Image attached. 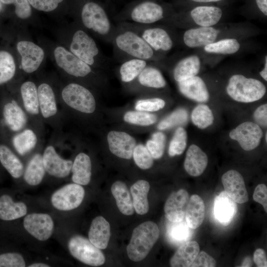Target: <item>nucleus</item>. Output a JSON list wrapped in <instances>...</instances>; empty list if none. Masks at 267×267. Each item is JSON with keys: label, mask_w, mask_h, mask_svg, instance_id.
Listing matches in <instances>:
<instances>
[{"label": "nucleus", "mask_w": 267, "mask_h": 267, "mask_svg": "<svg viewBox=\"0 0 267 267\" xmlns=\"http://www.w3.org/2000/svg\"><path fill=\"white\" fill-rule=\"evenodd\" d=\"M182 30L178 32V44L195 49L227 38L250 39L261 33L259 28L248 22H221L212 26Z\"/></svg>", "instance_id": "1"}, {"label": "nucleus", "mask_w": 267, "mask_h": 267, "mask_svg": "<svg viewBox=\"0 0 267 267\" xmlns=\"http://www.w3.org/2000/svg\"><path fill=\"white\" fill-rule=\"evenodd\" d=\"M76 23L103 41L111 43L116 29L105 6L98 0H70Z\"/></svg>", "instance_id": "2"}, {"label": "nucleus", "mask_w": 267, "mask_h": 267, "mask_svg": "<svg viewBox=\"0 0 267 267\" xmlns=\"http://www.w3.org/2000/svg\"><path fill=\"white\" fill-rule=\"evenodd\" d=\"M111 44L114 56L120 62L137 58L160 65L167 58L155 51L137 33L118 23Z\"/></svg>", "instance_id": "3"}, {"label": "nucleus", "mask_w": 267, "mask_h": 267, "mask_svg": "<svg viewBox=\"0 0 267 267\" xmlns=\"http://www.w3.org/2000/svg\"><path fill=\"white\" fill-rule=\"evenodd\" d=\"M176 11L160 0H134L114 16L117 23L170 25Z\"/></svg>", "instance_id": "4"}, {"label": "nucleus", "mask_w": 267, "mask_h": 267, "mask_svg": "<svg viewBox=\"0 0 267 267\" xmlns=\"http://www.w3.org/2000/svg\"><path fill=\"white\" fill-rule=\"evenodd\" d=\"M58 95L63 123L72 116L92 115L96 109L93 93L82 83H66L58 89Z\"/></svg>", "instance_id": "5"}, {"label": "nucleus", "mask_w": 267, "mask_h": 267, "mask_svg": "<svg viewBox=\"0 0 267 267\" xmlns=\"http://www.w3.org/2000/svg\"><path fill=\"white\" fill-rule=\"evenodd\" d=\"M139 35L158 53L167 56L178 44L177 29L165 24L117 23Z\"/></svg>", "instance_id": "6"}, {"label": "nucleus", "mask_w": 267, "mask_h": 267, "mask_svg": "<svg viewBox=\"0 0 267 267\" xmlns=\"http://www.w3.org/2000/svg\"><path fill=\"white\" fill-rule=\"evenodd\" d=\"M0 92V138L8 141L29 125V120L15 94L4 88Z\"/></svg>", "instance_id": "7"}, {"label": "nucleus", "mask_w": 267, "mask_h": 267, "mask_svg": "<svg viewBox=\"0 0 267 267\" xmlns=\"http://www.w3.org/2000/svg\"><path fill=\"white\" fill-rule=\"evenodd\" d=\"M70 30L68 49L92 67L96 69L105 68L108 62L107 58L88 32L77 23Z\"/></svg>", "instance_id": "8"}, {"label": "nucleus", "mask_w": 267, "mask_h": 267, "mask_svg": "<svg viewBox=\"0 0 267 267\" xmlns=\"http://www.w3.org/2000/svg\"><path fill=\"white\" fill-rule=\"evenodd\" d=\"M39 107L43 121L52 129V136L63 134V124L59 103L58 90L46 80L37 84Z\"/></svg>", "instance_id": "9"}, {"label": "nucleus", "mask_w": 267, "mask_h": 267, "mask_svg": "<svg viewBox=\"0 0 267 267\" xmlns=\"http://www.w3.org/2000/svg\"><path fill=\"white\" fill-rule=\"evenodd\" d=\"M223 16L220 7L197 5L187 12H176L169 26L180 30L210 27L223 22Z\"/></svg>", "instance_id": "10"}, {"label": "nucleus", "mask_w": 267, "mask_h": 267, "mask_svg": "<svg viewBox=\"0 0 267 267\" xmlns=\"http://www.w3.org/2000/svg\"><path fill=\"white\" fill-rule=\"evenodd\" d=\"M55 62L70 79L82 81L83 84H95L100 78L97 70L89 66L63 46H56L53 51Z\"/></svg>", "instance_id": "11"}, {"label": "nucleus", "mask_w": 267, "mask_h": 267, "mask_svg": "<svg viewBox=\"0 0 267 267\" xmlns=\"http://www.w3.org/2000/svg\"><path fill=\"white\" fill-rule=\"evenodd\" d=\"M225 90L232 100L241 103L260 100L267 92L266 86L261 80L241 73H234L228 77Z\"/></svg>", "instance_id": "12"}, {"label": "nucleus", "mask_w": 267, "mask_h": 267, "mask_svg": "<svg viewBox=\"0 0 267 267\" xmlns=\"http://www.w3.org/2000/svg\"><path fill=\"white\" fill-rule=\"evenodd\" d=\"M6 89L16 95L28 117L29 125L45 134V125L40 113L37 84L32 80H27Z\"/></svg>", "instance_id": "13"}, {"label": "nucleus", "mask_w": 267, "mask_h": 267, "mask_svg": "<svg viewBox=\"0 0 267 267\" xmlns=\"http://www.w3.org/2000/svg\"><path fill=\"white\" fill-rule=\"evenodd\" d=\"M159 234L158 225L152 221L145 222L137 226L133 230L126 248L129 259L134 262L143 260L157 242Z\"/></svg>", "instance_id": "14"}, {"label": "nucleus", "mask_w": 267, "mask_h": 267, "mask_svg": "<svg viewBox=\"0 0 267 267\" xmlns=\"http://www.w3.org/2000/svg\"><path fill=\"white\" fill-rule=\"evenodd\" d=\"M250 39L227 38L208 44L197 49L209 63L217 62L219 59L226 56L241 53L251 49Z\"/></svg>", "instance_id": "15"}, {"label": "nucleus", "mask_w": 267, "mask_h": 267, "mask_svg": "<svg viewBox=\"0 0 267 267\" xmlns=\"http://www.w3.org/2000/svg\"><path fill=\"white\" fill-rule=\"evenodd\" d=\"M7 141L21 159L27 157L28 159L35 153L43 149L44 134L28 125Z\"/></svg>", "instance_id": "16"}, {"label": "nucleus", "mask_w": 267, "mask_h": 267, "mask_svg": "<svg viewBox=\"0 0 267 267\" xmlns=\"http://www.w3.org/2000/svg\"><path fill=\"white\" fill-rule=\"evenodd\" d=\"M68 248L74 258L86 265L98 267L105 263V256L100 249L82 235L71 237L68 242Z\"/></svg>", "instance_id": "17"}, {"label": "nucleus", "mask_w": 267, "mask_h": 267, "mask_svg": "<svg viewBox=\"0 0 267 267\" xmlns=\"http://www.w3.org/2000/svg\"><path fill=\"white\" fill-rule=\"evenodd\" d=\"M42 157L46 174L50 177L63 179L70 174L73 161L62 157L51 139L44 146Z\"/></svg>", "instance_id": "18"}, {"label": "nucleus", "mask_w": 267, "mask_h": 267, "mask_svg": "<svg viewBox=\"0 0 267 267\" xmlns=\"http://www.w3.org/2000/svg\"><path fill=\"white\" fill-rule=\"evenodd\" d=\"M85 191L82 185L70 183L55 191L50 198L52 206L61 211H68L78 208L82 203Z\"/></svg>", "instance_id": "19"}, {"label": "nucleus", "mask_w": 267, "mask_h": 267, "mask_svg": "<svg viewBox=\"0 0 267 267\" xmlns=\"http://www.w3.org/2000/svg\"><path fill=\"white\" fill-rule=\"evenodd\" d=\"M16 48L21 57L20 67L26 74L36 72L44 58V49L35 43L28 40L17 42Z\"/></svg>", "instance_id": "20"}, {"label": "nucleus", "mask_w": 267, "mask_h": 267, "mask_svg": "<svg viewBox=\"0 0 267 267\" xmlns=\"http://www.w3.org/2000/svg\"><path fill=\"white\" fill-rule=\"evenodd\" d=\"M23 224L30 235L41 241L49 239L54 229V221L50 215L46 213H33L26 215Z\"/></svg>", "instance_id": "21"}, {"label": "nucleus", "mask_w": 267, "mask_h": 267, "mask_svg": "<svg viewBox=\"0 0 267 267\" xmlns=\"http://www.w3.org/2000/svg\"><path fill=\"white\" fill-rule=\"evenodd\" d=\"M263 132L256 123L245 122L238 125L229 133V137L236 140L247 151L253 150L260 144Z\"/></svg>", "instance_id": "22"}, {"label": "nucleus", "mask_w": 267, "mask_h": 267, "mask_svg": "<svg viewBox=\"0 0 267 267\" xmlns=\"http://www.w3.org/2000/svg\"><path fill=\"white\" fill-rule=\"evenodd\" d=\"M206 63V58L198 52L178 59L172 68L174 80L177 83L199 75Z\"/></svg>", "instance_id": "23"}, {"label": "nucleus", "mask_w": 267, "mask_h": 267, "mask_svg": "<svg viewBox=\"0 0 267 267\" xmlns=\"http://www.w3.org/2000/svg\"><path fill=\"white\" fill-rule=\"evenodd\" d=\"M107 140L109 149L114 155L124 159L132 158L136 142L134 138L129 134L112 131L108 133Z\"/></svg>", "instance_id": "24"}, {"label": "nucleus", "mask_w": 267, "mask_h": 267, "mask_svg": "<svg viewBox=\"0 0 267 267\" xmlns=\"http://www.w3.org/2000/svg\"><path fill=\"white\" fill-rule=\"evenodd\" d=\"M180 93L185 97L199 103L208 102L210 91L203 78L199 75L177 83Z\"/></svg>", "instance_id": "25"}, {"label": "nucleus", "mask_w": 267, "mask_h": 267, "mask_svg": "<svg viewBox=\"0 0 267 267\" xmlns=\"http://www.w3.org/2000/svg\"><path fill=\"white\" fill-rule=\"evenodd\" d=\"M225 192L236 203L242 204L249 197L242 176L237 171L230 170L222 177Z\"/></svg>", "instance_id": "26"}, {"label": "nucleus", "mask_w": 267, "mask_h": 267, "mask_svg": "<svg viewBox=\"0 0 267 267\" xmlns=\"http://www.w3.org/2000/svg\"><path fill=\"white\" fill-rule=\"evenodd\" d=\"M0 164L12 178L18 179L22 178L25 169L23 161L9 143L1 138Z\"/></svg>", "instance_id": "27"}, {"label": "nucleus", "mask_w": 267, "mask_h": 267, "mask_svg": "<svg viewBox=\"0 0 267 267\" xmlns=\"http://www.w3.org/2000/svg\"><path fill=\"white\" fill-rule=\"evenodd\" d=\"M189 199L188 192L183 189L172 192L167 199L164 206L166 218L171 222L183 220Z\"/></svg>", "instance_id": "28"}, {"label": "nucleus", "mask_w": 267, "mask_h": 267, "mask_svg": "<svg viewBox=\"0 0 267 267\" xmlns=\"http://www.w3.org/2000/svg\"><path fill=\"white\" fill-rule=\"evenodd\" d=\"M17 65L13 53L6 48H0V88H6L20 82Z\"/></svg>", "instance_id": "29"}, {"label": "nucleus", "mask_w": 267, "mask_h": 267, "mask_svg": "<svg viewBox=\"0 0 267 267\" xmlns=\"http://www.w3.org/2000/svg\"><path fill=\"white\" fill-rule=\"evenodd\" d=\"M236 203L224 191H222L214 200L213 212L216 219L222 224L230 223L237 213Z\"/></svg>", "instance_id": "30"}, {"label": "nucleus", "mask_w": 267, "mask_h": 267, "mask_svg": "<svg viewBox=\"0 0 267 267\" xmlns=\"http://www.w3.org/2000/svg\"><path fill=\"white\" fill-rule=\"evenodd\" d=\"M208 163L206 153L196 144L188 148L184 162L186 172L192 177H198L205 170Z\"/></svg>", "instance_id": "31"}, {"label": "nucleus", "mask_w": 267, "mask_h": 267, "mask_svg": "<svg viewBox=\"0 0 267 267\" xmlns=\"http://www.w3.org/2000/svg\"><path fill=\"white\" fill-rule=\"evenodd\" d=\"M43 150H39L33 154L28 159L25 166L22 178L29 185H39L46 175L42 157Z\"/></svg>", "instance_id": "32"}, {"label": "nucleus", "mask_w": 267, "mask_h": 267, "mask_svg": "<svg viewBox=\"0 0 267 267\" xmlns=\"http://www.w3.org/2000/svg\"><path fill=\"white\" fill-rule=\"evenodd\" d=\"M157 64L149 62L134 81L141 88L159 89L167 86V82Z\"/></svg>", "instance_id": "33"}, {"label": "nucleus", "mask_w": 267, "mask_h": 267, "mask_svg": "<svg viewBox=\"0 0 267 267\" xmlns=\"http://www.w3.org/2000/svg\"><path fill=\"white\" fill-rule=\"evenodd\" d=\"M92 163L89 156L81 152L75 156L71 169L72 180L81 185H88L91 180Z\"/></svg>", "instance_id": "34"}, {"label": "nucleus", "mask_w": 267, "mask_h": 267, "mask_svg": "<svg viewBox=\"0 0 267 267\" xmlns=\"http://www.w3.org/2000/svg\"><path fill=\"white\" fill-rule=\"evenodd\" d=\"M88 237L90 242L98 248H107L110 237V226L104 218L98 216L92 221Z\"/></svg>", "instance_id": "35"}, {"label": "nucleus", "mask_w": 267, "mask_h": 267, "mask_svg": "<svg viewBox=\"0 0 267 267\" xmlns=\"http://www.w3.org/2000/svg\"><path fill=\"white\" fill-rule=\"evenodd\" d=\"M28 212L27 205L22 201L15 202L8 194L0 196V219L12 221L25 217Z\"/></svg>", "instance_id": "36"}, {"label": "nucleus", "mask_w": 267, "mask_h": 267, "mask_svg": "<svg viewBox=\"0 0 267 267\" xmlns=\"http://www.w3.org/2000/svg\"><path fill=\"white\" fill-rule=\"evenodd\" d=\"M200 250L198 243L195 241H186L182 243L170 260L172 267H190Z\"/></svg>", "instance_id": "37"}, {"label": "nucleus", "mask_w": 267, "mask_h": 267, "mask_svg": "<svg viewBox=\"0 0 267 267\" xmlns=\"http://www.w3.org/2000/svg\"><path fill=\"white\" fill-rule=\"evenodd\" d=\"M205 216V206L203 199L198 195H191L185 214L187 225L192 229H196L202 223Z\"/></svg>", "instance_id": "38"}, {"label": "nucleus", "mask_w": 267, "mask_h": 267, "mask_svg": "<svg viewBox=\"0 0 267 267\" xmlns=\"http://www.w3.org/2000/svg\"><path fill=\"white\" fill-rule=\"evenodd\" d=\"M149 189L150 184L145 180H139L131 187L134 208L138 215H144L149 210L147 195Z\"/></svg>", "instance_id": "39"}, {"label": "nucleus", "mask_w": 267, "mask_h": 267, "mask_svg": "<svg viewBox=\"0 0 267 267\" xmlns=\"http://www.w3.org/2000/svg\"><path fill=\"white\" fill-rule=\"evenodd\" d=\"M111 190L120 212L125 215H132L134 209L126 184L123 181H116L112 185Z\"/></svg>", "instance_id": "40"}, {"label": "nucleus", "mask_w": 267, "mask_h": 267, "mask_svg": "<svg viewBox=\"0 0 267 267\" xmlns=\"http://www.w3.org/2000/svg\"><path fill=\"white\" fill-rule=\"evenodd\" d=\"M149 62L137 58L129 59L121 62L119 68L121 81L124 83L134 82Z\"/></svg>", "instance_id": "41"}, {"label": "nucleus", "mask_w": 267, "mask_h": 267, "mask_svg": "<svg viewBox=\"0 0 267 267\" xmlns=\"http://www.w3.org/2000/svg\"><path fill=\"white\" fill-rule=\"evenodd\" d=\"M192 123L200 129H206L213 124L214 117L211 109L206 104L195 106L191 114Z\"/></svg>", "instance_id": "42"}, {"label": "nucleus", "mask_w": 267, "mask_h": 267, "mask_svg": "<svg viewBox=\"0 0 267 267\" xmlns=\"http://www.w3.org/2000/svg\"><path fill=\"white\" fill-rule=\"evenodd\" d=\"M6 7L7 12L10 11L20 20H27L33 15L34 9L28 0H0Z\"/></svg>", "instance_id": "43"}, {"label": "nucleus", "mask_w": 267, "mask_h": 267, "mask_svg": "<svg viewBox=\"0 0 267 267\" xmlns=\"http://www.w3.org/2000/svg\"><path fill=\"white\" fill-rule=\"evenodd\" d=\"M35 9L45 13H52L63 8L70 11V0H28Z\"/></svg>", "instance_id": "44"}, {"label": "nucleus", "mask_w": 267, "mask_h": 267, "mask_svg": "<svg viewBox=\"0 0 267 267\" xmlns=\"http://www.w3.org/2000/svg\"><path fill=\"white\" fill-rule=\"evenodd\" d=\"M167 229L170 240L175 243H182L188 240L191 235L190 228L186 222H171Z\"/></svg>", "instance_id": "45"}, {"label": "nucleus", "mask_w": 267, "mask_h": 267, "mask_svg": "<svg viewBox=\"0 0 267 267\" xmlns=\"http://www.w3.org/2000/svg\"><path fill=\"white\" fill-rule=\"evenodd\" d=\"M187 135L185 130L181 127H178L175 132L170 142L168 153L170 156L180 155L184 151L187 145Z\"/></svg>", "instance_id": "46"}, {"label": "nucleus", "mask_w": 267, "mask_h": 267, "mask_svg": "<svg viewBox=\"0 0 267 267\" xmlns=\"http://www.w3.org/2000/svg\"><path fill=\"white\" fill-rule=\"evenodd\" d=\"M124 121L128 123L142 126H148L155 123L157 116L153 114L141 111H130L124 116Z\"/></svg>", "instance_id": "47"}, {"label": "nucleus", "mask_w": 267, "mask_h": 267, "mask_svg": "<svg viewBox=\"0 0 267 267\" xmlns=\"http://www.w3.org/2000/svg\"><path fill=\"white\" fill-rule=\"evenodd\" d=\"M166 144L165 135L160 132L154 133L151 138L146 142V147L154 159L161 158L164 153Z\"/></svg>", "instance_id": "48"}, {"label": "nucleus", "mask_w": 267, "mask_h": 267, "mask_svg": "<svg viewBox=\"0 0 267 267\" xmlns=\"http://www.w3.org/2000/svg\"><path fill=\"white\" fill-rule=\"evenodd\" d=\"M188 113L183 108L176 110L162 120L158 125V129L164 130L175 126L182 125L187 121Z\"/></svg>", "instance_id": "49"}, {"label": "nucleus", "mask_w": 267, "mask_h": 267, "mask_svg": "<svg viewBox=\"0 0 267 267\" xmlns=\"http://www.w3.org/2000/svg\"><path fill=\"white\" fill-rule=\"evenodd\" d=\"M133 157L136 165L142 170L150 169L153 164V158L146 146L141 144L135 146Z\"/></svg>", "instance_id": "50"}, {"label": "nucleus", "mask_w": 267, "mask_h": 267, "mask_svg": "<svg viewBox=\"0 0 267 267\" xmlns=\"http://www.w3.org/2000/svg\"><path fill=\"white\" fill-rule=\"evenodd\" d=\"M165 104V101L159 97L141 99L136 102L135 109L147 112H155L163 108Z\"/></svg>", "instance_id": "51"}, {"label": "nucleus", "mask_w": 267, "mask_h": 267, "mask_svg": "<svg viewBox=\"0 0 267 267\" xmlns=\"http://www.w3.org/2000/svg\"><path fill=\"white\" fill-rule=\"evenodd\" d=\"M26 263L23 256L17 252H7L0 254V267H25Z\"/></svg>", "instance_id": "52"}, {"label": "nucleus", "mask_w": 267, "mask_h": 267, "mask_svg": "<svg viewBox=\"0 0 267 267\" xmlns=\"http://www.w3.org/2000/svg\"><path fill=\"white\" fill-rule=\"evenodd\" d=\"M216 265V260L204 251L199 252L190 267H214Z\"/></svg>", "instance_id": "53"}, {"label": "nucleus", "mask_w": 267, "mask_h": 267, "mask_svg": "<svg viewBox=\"0 0 267 267\" xmlns=\"http://www.w3.org/2000/svg\"><path fill=\"white\" fill-rule=\"evenodd\" d=\"M253 200L261 204L267 212V187L264 184H259L255 188L253 195Z\"/></svg>", "instance_id": "54"}, {"label": "nucleus", "mask_w": 267, "mask_h": 267, "mask_svg": "<svg viewBox=\"0 0 267 267\" xmlns=\"http://www.w3.org/2000/svg\"><path fill=\"white\" fill-rule=\"evenodd\" d=\"M253 118L260 127H267V104L265 103L259 106L253 113Z\"/></svg>", "instance_id": "55"}, {"label": "nucleus", "mask_w": 267, "mask_h": 267, "mask_svg": "<svg viewBox=\"0 0 267 267\" xmlns=\"http://www.w3.org/2000/svg\"><path fill=\"white\" fill-rule=\"evenodd\" d=\"M253 261L258 267H267V256L265 251L262 249H257L254 253Z\"/></svg>", "instance_id": "56"}, {"label": "nucleus", "mask_w": 267, "mask_h": 267, "mask_svg": "<svg viewBox=\"0 0 267 267\" xmlns=\"http://www.w3.org/2000/svg\"><path fill=\"white\" fill-rule=\"evenodd\" d=\"M259 10L264 18L267 16V0H255Z\"/></svg>", "instance_id": "57"}, {"label": "nucleus", "mask_w": 267, "mask_h": 267, "mask_svg": "<svg viewBox=\"0 0 267 267\" xmlns=\"http://www.w3.org/2000/svg\"><path fill=\"white\" fill-rule=\"evenodd\" d=\"M259 74L262 79L267 82V55L266 54L264 57L263 67L260 71L259 72Z\"/></svg>", "instance_id": "58"}, {"label": "nucleus", "mask_w": 267, "mask_h": 267, "mask_svg": "<svg viewBox=\"0 0 267 267\" xmlns=\"http://www.w3.org/2000/svg\"><path fill=\"white\" fill-rule=\"evenodd\" d=\"M190 1L199 3H212V2H217L219 1H222L223 0H189Z\"/></svg>", "instance_id": "59"}, {"label": "nucleus", "mask_w": 267, "mask_h": 267, "mask_svg": "<svg viewBox=\"0 0 267 267\" xmlns=\"http://www.w3.org/2000/svg\"><path fill=\"white\" fill-rule=\"evenodd\" d=\"M8 13L7 9L5 5L0 0V17H2Z\"/></svg>", "instance_id": "60"}, {"label": "nucleus", "mask_w": 267, "mask_h": 267, "mask_svg": "<svg viewBox=\"0 0 267 267\" xmlns=\"http://www.w3.org/2000/svg\"><path fill=\"white\" fill-rule=\"evenodd\" d=\"M29 267H49L50 265L44 263H35L29 265Z\"/></svg>", "instance_id": "61"}, {"label": "nucleus", "mask_w": 267, "mask_h": 267, "mask_svg": "<svg viewBox=\"0 0 267 267\" xmlns=\"http://www.w3.org/2000/svg\"><path fill=\"white\" fill-rule=\"evenodd\" d=\"M252 264V262L251 261V260L250 257H247L244 260L241 266V267H251Z\"/></svg>", "instance_id": "62"}, {"label": "nucleus", "mask_w": 267, "mask_h": 267, "mask_svg": "<svg viewBox=\"0 0 267 267\" xmlns=\"http://www.w3.org/2000/svg\"><path fill=\"white\" fill-rule=\"evenodd\" d=\"M265 140H266V142H267V133H266V134H265Z\"/></svg>", "instance_id": "63"}]
</instances>
